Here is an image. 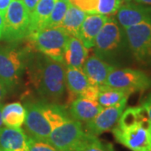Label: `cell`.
Returning a JSON list of instances; mask_svg holds the SVG:
<instances>
[{
  "label": "cell",
  "instance_id": "cell-1",
  "mask_svg": "<svg viewBox=\"0 0 151 151\" xmlns=\"http://www.w3.org/2000/svg\"><path fill=\"white\" fill-rule=\"evenodd\" d=\"M27 68L37 92L50 102H56L65 92V65L39 52L32 55Z\"/></svg>",
  "mask_w": 151,
  "mask_h": 151
},
{
  "label": "cell",
  "instance_id": "cell-2",
  "mask_svg": "<svg viewBox=\"0 0 151 151\" xmlns=\"http://www.w3.org/2000/svg\"><path fill=\"white\" fill-rule=\"evenodd\" d=\"M112 132L116 141L131 151L151 150V121L142 106L124 109Z\"/></svg>",
  "mask_w": 151,
  "mask_h": 151
},
{
  "label": "cell",
  "instance_id": "cell-3",
  "mask_svg": "<svg viewBox=\"0 0 151 151\" xmlns=\"http://www.w3.org/2000/svg\"><path fill=\"white\" fill-rule=\"evenodd\" d=\"M30 48L17 42L0 46V79L8 89H14L21 81L32 56Z\"/></svg>",
  "mask_w": 151,
  "mask_h": 151
},
{
  "label": "cell",
  "instance_id": "cell-4",
  "mask_svg": "<svg viewBox=\"0 0 151 151\" xmlns=\"http://www.w3.org/2000/svg\"><path fill=\"white\" fill-rule=\"evenodd\" d=\"M92 48L97 56L110 64L116 63L125 50L129 49L124 29L116 19L108 18L95 39Z\"/></svg>",
  "mask_w": 151,
  "mask_h": 151
},
{
  "label": "cell",
  "instance_id": "cell-5",
  "mask_svg": "<svg viewBox=\"0 0 151 151\" xmlns=\"http://www.w3.org/2000/svg\"><path fill=\"white\" fill-rule=\"evenodd\" d=\"M70 35L63 28H44L28 35L29 45L52 60L63 62L65 45Z\"/></svg>",
  "mask_w": 151,
  "mask_h": 151
},
{
  "label": "cell",
  "instance_id": "cell-6",
  "mask_svg": "<svg viewBox=\"0 0 151 151\" xmlns=\"http://www.w3.org/2000/svg\"><path fill=\"white\" fill-rule=\"evenodd\" d=\"M30 27V14L22 0H12L4 14V27L2 40L9 43L19 42L28 37Z\"/></svg>",
  "mask_w": 151,
  "mask_h": 151
},
{
  "label": "cell",
  "instance_id": "cell-7",
  "mask_svg": "<svg viewBox=\"0 0 151 151\" xmlns=\"http://www.w3.org/2000/svg\"><path fill=\"white\" fill-rule=\"evenodd\" d=\"M129 51L135 60L145 65H151V20L124 29Z\"/></svg>",
  "mask_w": 151,
  "mask_h": 151
},
{
  "label": "cell",
  "instance_id": "cell-8",
  "mask_svg": "<svg viewBox=\"0 0 151 151\" xmlns=\"http://www.w3.org/2000/svg\"><path fill=\"white\" fill-rule=\"evenodd\" d=\"M86 137L82 123L71 119L52 129L47 141L59 151H77Z\"/></svg>",
  "mask_w": 151,
  "mask_h": 151
},
{
  "label": "cell",
  "instance_id": "cell-9",
  "mask_svg": "<svg viewBox=\"0 0 151 151\" xmlns=\"http://www.w3.org/2000/svg\"><path fill=\"white\" fill-rule=\"evenodd\" d=\"M105 86L125 91L132 95L150 88L151 78L140 70L114 67L108 76Z\"/></svg>",
  "mask_w": 151,
  "mask_h": 151
},
{
  "label": "cell",
  "instance_id": "cell-10",
  "mask_svg": "<svg viewBox=\"0 0 151 151\" xmlns=\"http://www.w3.org/2000/svg\"><path fill=\"white\" fill-rule=\"evenodd\" d=\"M127 101L116 106L103 108L95 118L84 125V130L91 136H99L103 133L111 131L118 124L119 119L125 109Z\"/></svg>",
  "mask_w": 151,
  "mask_h": 151
},
{
  "label": "cell",
  "instance_id": "cell-11",
  "mask_svg": "<svg viewBox=\"0 0 151 151\" xmlns=\"http://www.w3.org/2000/svg\"><path fill=\"white\" fill-rule=\"evenodd\" d=\"M26 117L24 121L25 129L29 136L42 140H47L52 128L40 109L39 102H27L24 104Z\"/></svg>",
  "mask_w": 151,
  "mask_h": 151
},
{
  "label": "cell",
  "instance_id": "cell-12",
  "mask_svg": "<svg viewBox=\"0 0 151 151\" xmlns=\"http://www.w3.org/2000/svg\"><path fill=\"white\" fill-rule=\"evenodd\" d=\"M116 20L123 29L151 20V8L127 2L117 11Z\"/></svg>",
  "mask_w": 151,
  "mask_h": 151
},
{
  "label": "cell",
  "instance_id": "cell-13",
  "mask_svg": "<svg viewBox=\"0 0 151 151\" xmlns=\"http://www.w3.org/2000/svg\"><path fill=\"white\" fill-rule=\"evenodd\" d=\"M114 67V65L94 55L87 56L82 70L92 86L100 87L105 85L108 76Z\"/></svg>",
  "mask_w": 151,
  "mask_h": 151
},
{
  "label": "cell",
  "instance_id": "cell-14",
  "mask_svg": "<svg viewBox=\"0 0 151 151\" xmlns=\"http://www.w3.org/2000/svg\"><path fill=\"white\" fill-rule=\"evenodd\" d=\"M102 109L103 107L96 100L76 97L70 102L68 112L71 119L86 124L95 118Z\"/></svg>",
  "mask_w": 151,
  "mask_h": 151
},
{
  "label": "cell",
  "instance_id": "cell-15",
  "mask_svg": "<svg viewBox=\"0 0 151 151\" xmlns=\"http://www.w3.org/2000/svg\"><path fill=\"white\" fill-rule=\"evenodd\" d=\"M0 151H28V135L21 128L1 127Z\"/></svg>",
  "mask_w": 151,
  "mask_h": 151
},
{
  "label": "cell",
  "instance_id": "cell-16",
  "mask_svg": "<svg viewBox=\"0 0 151 151\" xmlns=\"http://www.w3.org/2000/svg\"><path fill=\"white\" fill-rule=\"evenodd\" d=\"M108 18V16L99 14H89L88 15L86 14L81 24L78 36L86 48H92L95 39Z\"/></svg>",
  "mask_w": 151,
  "mask_h": 151
},
{
  "label": "cell",
  "instance_id": "cell-17",
  "mask_svg": "<svg viewBox=\"0 0 151 151\" xmlns=\"http://www.w3.org/2000/svg\"><path fill=\"white\" fill-rule=\"evenodd\" d=\"M88 56V50L78 37L70 36L66 43L63 57L65 66L82 69Z\"/></svg>",
  "mask_w": 151,
  "mask_h": 151
},
{
  "label": "cell",
  "instance_id": "cell-18",
  "mask_svg": "<svg viewBox=\"0 0 151 151\" xmlns=\"http://www.w3.org/2000/svg\"><path fill=\"white\" fill-rule=\"evenodd\" d=\"M91 86L82 69L65 66V86L69 92L70 102L80 97Z\"/></svg>",
  "mask_w": 151,
  "mask_h": 151
},
{
  "label": "cell",
  "instance_id": "cell-19",
  "mask_svg": "<svg viewBox=\"0 0 151 151\" xmlns=\"http://www.w3.org/2000/svg\"><path fill=\"white\" fill-rule=\"evenodd\" d=\"M39 104L52 129L71 119L68 110L60 104L49 102H39Z\"/></svg>",
  "mask_w": 151,
  "mask_h": 151
},
{
  "label": "cell",
  "instance_id": "cell-20",
  "mask_svg": "<svg viewBox=\"0 0 151 151\" xmlns=\"http://www.w3.org/2000/svg\"><path fill=\"white\" fill-rule=\"evenodd\" d=\"M26 110L20 103H12L3 107V124L13 129H20L24 124Z\"/></svg>",
  "mask_w": 151,
  "mask_h": 151
},
{
  "label": "cell",
  "instance_id": "cell-21",
  "mask_svg": "<svg viewBox=\"0 0 151 151\" xmlns=\"http://www.w3.org/2000/svg\"><path fill=\"white\" fill-rule=\"evenodd\" d=\"M86 16V13L70 4L60 26L63 28L70 36L78 37L81 24Z\"/></svg>",
  "mask_w": 151,
  "mask_h": 151
},
{
  "label": "cell",
  "instance_id": "cell-22",
  "mask_svg": "<svg viewBox=\"0 0 151 151\" xmlns=\"http://www.w3.org/2000/svg\"><path fill=\"white\" fill-rule=\"evenodd\" d=\"M56 0H40L35 10L30 14L29 35L41 29L48 19Z\"/></svg>",
  "mask_w": 151,
  "mask_h": 151
},
{
  "label": "cell",
  "instance_id": "cell-23",
  "mask_svg": "<svg viewBox=\"0 0 151 151\" xmlns=\"http://www.w3.org/2000/svg\"><path fill=\"white\" fill-rule=\"evenodd\" d=\"M130 95V93L125 91L104 85L99 87L97 101L103 108L113 107L123 102L128 101Z\"/></svg>",
  "mask_w": 151,
  "mask_h": 151
},
{
  "label": "cell",
  "instance_id": "cell-24",
  "mask_svg": "<svg viewBox=\"0 0 151 151\" xmlns=\"http://www.w3.org/2000/svg\"><path fill=\"white\" fill-rule=\"evenodd\" d=\"M69 4V0H56L54 8L42 29L60 26L64 19Z\"/></svg>",
  "mask_w": 151,
  "mask_h": 151
},
{
  "label": "cell",
  "instance_id": "cell-25",
  "mask_svg": "<svg viewBox=\"0 0 151 151\" xmlns=\"http://www.w3.org/2000/svg\"><path fill=\"white\" fill-rule=\"evenodd\" d=\"M77 151H115L112 144L100 140L96 136L86 134V139L82 142Z\"/></svg>",
  "mask_w": 151,
  "mask_h": 151
},
{
  "label": "cell",
  "instance_id": "cell-26",
  "mask_svg": "<svg viewBox=\"0 0 151 151\" xmlns=\"http://www.w3.org/2000/svg\"><path fill=\"white\" fill-rule=\"evenodd\" d=\"M123 0H99L97 7V14L106 16L113 15L117 13Z\"/></svg>",
  "mask_w": 151,
  "mask_h": 151
},
{
  "label": "cell",
  "instance_id": "cell-27",
  "mask_svg": "<svg viewBox=\"0 0 151 151\" xmlns=\"http://www.w3.org/2000/svg\"><path fill=\"white\" fill-rule=\"evenodd\" d=\"M28 151H59L47 140L37 139L28 135Z\"/></svg>",
  "mask_w": 151,
  "mask_h": 151
},
{
  "label": "cell",
  "instance_id": "cell-28",
  "mask_svg": "<svg viewBox=\"0 0 151 151\" xmlns=\"http://www.w3.org/2000/svg\"><path fill=\"white\" fill-rule=\"evenodd\" d=\"M98 1L99 0H69V3L86 14H97Z\"/></svg>",
  "mask_w": 151,
  "mask_h": 151
},
{
  "label": "cell",
  "instance_id": "cell-29",
  "mask_svg": "<svg viewBox=\"0 0 151 151\" xmlns=\"http://www.w3.org/2000/svg\"><path fill=\"white\" fill-rule=\"evenodd\" d=\"M141 106L145 108V112L147 113V115H148V117H149V119H150L151 121V94H150L143 101Z\"/></svg>",
  "mask_w": 151,
  "mask_h": 151
},
{
  "label": "cell",
  "instance_id": "cell-30",
  "mask_svg": "<svg viewBox=\"0 0 151 151\" xmlns=\"http://www.w3.org/2000/svg\"><path fill=\"white\" fill-rule=\"evenodd\" d=\"M40 0H22V2L24 3V4L25 6V8L27 9L29 13L31 14L33 11L35 10V7L38 4Z\"/></svg>",
  "mask_w": 151,
  "mask_h": 151
},
{
  "label": "cell",
  "instance_id": "cell-31",
  "mask_svg": "<svg viewBox=\"0 0 151 151\" xmlns=\"http://www.w3.org/2000/svg\"><path fill=\"white\" fill-rule=\"evenodd\" d=\"M8 93V87L6 86L4 82L0 79V103L5 98Z\"/></svg>",
  "mask_w": 151,
  "mask_h": 151
},
{
  "label": "cell",
  "instance_id": "cell-32",
  "mask_svg": "<svg viewBox=\"0 0 151 151\" xmlns=\"http://www.w3.org/2000/svg\"><path fill=\"white\" fill-rule=\"evenodd\" d=\"M11 1L12 0H0V13L4 14V16L8 7L10 4Z\"/></svg>",
  "mask_w": 151,
  "mask_h": 151
},
{
  "label": "cell",
  "instance_id": "cell-33",
  "mask_svg": "<svg viewBox=\"0 0 151 151\" xmlns=\"http://www.w3.org/2000/svg\"><path fill=\"white\" fill-rule=\"evenodd\" d=\"M4 27V16L0 13V40H2L3 37Z\"/></svg>",
  "mask_w": 151,
  "mask_h": 151
},
{
  "label": "cell",
  "instance_id": "cell-34",
  "mask_svg": "<svg viewBox=\"0 0 151 151\" xmlns=\"http://www.w3.org/2000/svg\"><path fill=\"white\" fill-rule=\"evenodd\" d=\"M136 3L146 5H151V0H134Z\"/></svg>",
  "mask_w": 151,
  "mask_h": 151
},
{
  "label": "cell",
  "instance_id": "cell-35",
  "mask_svg": "<svg viewBox=\"0 0 151 151\" xmlns=\"http://www.w3.org/2000/svg\"><path fill=\"white\" fill-rule=\"evenodd\" d=\"M3 107H4V105L1 103H0V128L3 125V119H2V109H3Z\"/></svg>",
  "mask_w": 151,
  "mask_h": 151
},
{
  "label": "cell",
  "instance_id": "cell-36",
  "mask_svg": "<svg viewBox=\"0 0 151 151\" xmlns=\"http://www.w3.org/2000/svg\"><path fill=\"white\" fill-rule=\"evenodd\" d=\"M124 1H125V2H130L131 0H124Z\"/></svg>",
  "mask_w": 151,
  "mask_h": 151
},
{
  "label": "cell",
  "instance_id": "cell-37",
  "mask_svg": "<svg viewBox=\"0 0 151 151\" xmlns=\"http://www.w3.org/2000/svg\"><path fill=\"white\" fill-rule=\"evenodd\" d=\"M150 151H151V150H150Z\"/></svg>",
  "mask_w": 151,
  "mask_h": 151
}]
</instances>
